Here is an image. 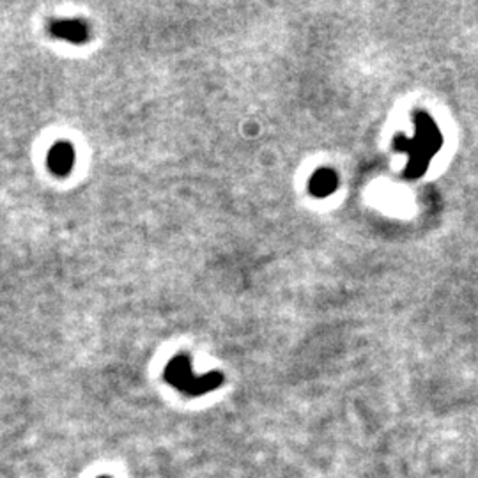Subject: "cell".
Segmentation results:
<instances>
[{
    "instance_id": "obj_1",
    "label": "cell",
    "mask_w": 478,
    "mask_h": 478,
    "mask_svg": "<svg viewBox=\"0 0 478 478\" xmlns=\"http://www.w3.org/2000/svg\"><path fill=\"white\" fill-rule=\"evenodd\" d=\"M165 380L185 395L198 397L202 393L218 388L220 382H222V376L218 372L205 374L202 377L193 376L190 358L186 355H179L165 369Z\"/></svg>"
},
{
    "instance_id": "obj_2",
    "label": "cell",
    "mask_w": 478,
    "mask_h": 478,
    "mask_svg": "<svg viewBox=\"0 0 478 478\" xmlns=\"http://www.w3.org/2000/svg\"><path fill=\"white\" fill-rule=\"evenodd\" d=\"M76 161L75 147L68 141H59L50 147L46 156L48 171L57 178H68L73 172Z\"/></svg>"
},
{
    "instance_id": "obj_3",
    "label": "cell",
    "mask_w": 478,
    "mask_h": 478,
    "mask_svg": "<svg viewBox=\"0 0 478 478\" xmlns=\"http://www.w3.org/2000/svg\"><path fill=\"white\" fill-rule=\"evenodd\" d=\"M51 38L64 39L73 45H83L91 39V29L82 20H54L48 27Z\"/></svg>"
},
{
    "instance_id": "obj_4",
    "label": "cell",
    "mask_w": 478,
    "mask_h": 478,
    "mask_svg": "<svg viewBox=\"0 0 478 478\" xmlns=\"http://www.w3.org/2000/svg\"><path fill=\"white\" fill-rule=\"evenodd\" d=\"M99 478H110V477H99Z\"/></svg>"
}]
</instances>
